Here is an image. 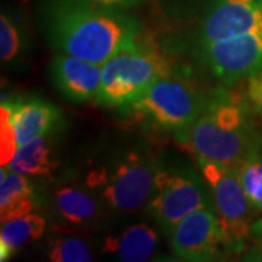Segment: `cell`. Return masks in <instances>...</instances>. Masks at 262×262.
I'll return each mask as SVG.
<instances>
[{
  "label": "cell",
  "mask_w": 262,
  "mask_h": 262,
  "mask_svg": "<svg viewBox=\"0 0 262 262\" xmlns=\"http://www.w3.org/2000/svg\"><path fill=\"white\" fill-rule=\"evenodd\" d=\"M46 37L57 51L99 64L147 44L139 19L86 0L53 3L46 13Z\"/></svg>",
  "instance_id": "cell-1"
},
{
  "label": "cell",
  "mask_w": 262,
  "mask_h": 262,
  "mask_svg": "<svg viewBox=\"0 0 262 262\" xmlns=\"http://www.w3.org/2000/svg\"><path fill=\"white\" fill-rule=\"evenodd\" d=\"M244 95L225 86L204 95L195 122L179 140L195 156L237 166L262 144V131Z\"/></svg>",
  "instance_id": "cell-2"
},
{
  "label": "cell",
  "mask_w": 262,
  "mask_h": 262,
  "mask_svg": "<svg viewBox=\"0 0 262 262\" xmlns=\"http://www.w3.org/2000/svg\"><path fill=\"white\" fill-rule=\"evenodd\" d=\"M156 170L149 150H122L88 172L86 187L114 213H136L149 203Z\"/></svg>",
  "instance_id": "cell-3"
},
{
  "label": "cell",
  "mask_w": 262,
  "mask_h": 262,
  "mask_svg": "<svg viewBox=\"0 0 262 262\" xmlns=\"http://www.w3.org/2000/svg\"><path fill=\"white\" fill-rule=\"evenodd\" d=\"M204 95L187 80L173 75L162 77L149 89L121 111L146 128L168 133L175 140H181L195 122Z\"/></svg>",
  "instance_id": "cell-4"
},
{
  "label": "cell",
  "mask_w": 262,
  "mask_h": 262,
  "mask_svg": "<svg viewBox=\"0 0 262 262\" xmlns=\"http://www.w3.org/2000/svg\"><path fill=\"white\" fill-rule=\"evenodd\" d=\"M173 75L172 63L149 42L117 54L102 64V79L95 103L122 110L140 98L155 82Z\"/></svg>",
  "instance_id": "cell-5"
},
{
  "label": "cell",
  "mask_w": 262,
  "mask_h": 262,
  "mask_svg": "<svg viewBox=\"0 0 262 262\" xmlns=\"http://www.w3.org/2000/svg\"><path fill=\"white\" fill-rule=\"evenodd\" d=\"M201 207L214 208L201 172L188 166L158 165L147 210L165 233H170L182 219Z\"/></svg>",
  "instance_id": "cell-6"
},
{
  "label": "cell",
  "mask_w": 262,
  "mask_h": 262,
  "mask_svg": "<svg viewBox=\"0 0 262 262\" xmlns=\"http://www.w3.org/2000/svg\"><path fill=\"white\" fill-rule=\"evenodd\" d=\"M196 163L234 253L242 252L246 241L252 236L255 210L242 187L237 168L200 156H196Z\"/></svg>",
  "instance_id": "cell-7"
},
{
  "label": "cell",
  "mask_w": 262,
  "mask_h": 262,
  "mask_svg": "<svg viewBox=\"0 0 262 262\" xmlns=\"http://www.w3.org/2000/svg\"><path fill=\"white\" fill-rule=\"evenodd\" d=\"M169 237L172 252L184 261H219L234 253L219 215L211 207H201L188 214L172 229Z\"/></svg>",
  "instance_id": "cell-8"
},
{
  "label": "cell",
  "mask_w": 262,
  "mask_h": 262,
  "mask_svg": "<svg viewBox=\"0 0 262 262\" xmlns=\"http://www.w3.org/2000/svg\"><path fill=\"white\" fill-rule=\"evenodd\" d=\"M201 58L210 72L227 86L262 72V28L200 44Z\"/></svg>",
  "instance_id": "cell-9"
},
{
  "label": "cell",
  "mask_w": 262,
  "mask_h": 262,
  "mask_svg": "<svg viewBox=\"0 0 262 262\" xmlns=\"http://www.w3.org/2000/svg\"><path fill=\"white\" fill-rule=\"evenodd\" d=\"M262 28V0H211L198 39L207 44Z\"/></svg>",
  "instance_id": "cell-10"
},
{
  "label": "cell",
  "mask_w": 262,
  "mask_h": 262,
  "mask_svg": "<svg viewBox=\"0 0 262 262\" xmlns=\"http://www.w3.org/2000/svg\"><path fill=\"white\" fill-rule=\"evenodd\" d=\"M48 72L54 88L67 101H95L102 79V64L58 53L51 60Z\"/></svg>",
  "instance_id": "cell-11"
},
{
  "label": "cell",
  "mask_w": 262,
  "mask_h": 262,
  "mask_svg": "<svg viewBox=\"0 0 262 262\" xmlns=\"http://www.w3.org/2000/svg\"><path fill=\"white\" fill-rule=\"evenodd\" d=\"M9 103L12 124L19 146L22 143L48 136L61 120V113L56 105L39 98H19Z\"/></svg>",
  "instance_id": "cell-12"
},
{
  "label": "cell",
  "mask_w": 262,
  "mask_h": 262,
  "mask_svg": "<svg viewBox=\"0 0 262 262\" xmlns=\"http://www.w3.org/2000/svg\"><path fill=\"white\" fill-rule=\"evenodd\" d=\"M159 246L158 232L146 223L131 225L118 234H110L102 245V252L118 261L143 262L150 259Z\"/></svg>",
  "instance_id": "cell-13"
},
{
  "label": "cell",
  "mask_w": 262,
  "mask_h": 262,
  "mask_svg": "<svg viewBox=\"0 0 262 262\" xmlns=\"http://www.w3.org/2000/svg\"><path fill=\"white\" fill-rule=\"evenodd\" d=\"M38 195L29 177L8 168L0 170V220L8 222L34 211Z\"/></svg>",
  "instance_id": "cell-14"
},
{
  "label": "cell",
  "mask_w": 262,
  "mask_h": 262,
  "mask_svg": "<svg viewBox=\"0 0 262 262\" xmlns=\"http://www.w3.org/2000/svg\"><path fill=\"white\" fill-rule=\"evenodd\" d=\"M46 217L35 211L3 222L0 229V261H9L22 248L37 242L46 233Z\"/></svg>",
  "instance_id": "cell-15"
},
{
  "label": "cell",
  "mask_w": 262,
  "mask_h": 262,
  "mask_svg": "<svg viewBox=\"0 0 262 262\" xmlns=\"http://www.w3.org/2000/svg\"><path fill=\"white\" fill-rule=\"evenodd\" d=\"M57 166L58 160L54 158L48 136H41L22 143L6 168L27 177L51 178Z\"/></svg>",
  "instance_id": "cell-16"
},
{
  "label": "cell",
  "mask_w": 262,
  "mask_h": 262,
  "mask_svg": "<svg viewBox=\"0 0 262 262\" xmlns=\"http://www.w3.org/2000/svg\"><path fill=\"white\" fill-rule=\"evenodd\" d=\"M57 213L72 226H88L101 214V206L95 194L88 188L63 187L54 194Z\"/></svg>",
  "instance_id": "cell-17"
},
{
  "label": "cell",
  "mask_w": 262,
  "mask_h": 262,
  "mask_svg": "<svg viewBox=\"0 0 262 262\" xmlns=\"http://www.w3.org/2000/svg\"><path fill=\"white\" fill-rule=\"evenodd\" d=\"M236 168L253 210L262 213V144L252 150Z\"/></svg>",
  "instance_id": "cell-18"
},
{
  "label": "cell",
  "mask_w": 262,
  "mask_h": 262,
  "mask_svg": "<svg viewBox=\"0 0 262 262\" xmlns=\"http://www.w3.org/2000/svg\"><path fill=\"white\" fill-rule=\"evenodd\" d=\"M25 50V32L18 19L9 13L0 15V58L3 63H13Z\"/></svg>",
  "instance_id": "cell-19"
},
{
  "label": "cell",
  "mask_w": 262,
  "mask_h": 262,
  "mask_svg": "<svg viewBox=\"0 0 262 262\" xmlns=\"http://www.w3.org/2000/svg\"><path fill=\"white\" fill-rule=\"evenodd\" d=\"M47 256L53 262H91L94 255L89 245L77 236H56L48 244Z\"/></svg>",
  "instance_id": "cell-20"
},
{
  "label": "cell",
  "mask_w": 262,
  "mask_h": 262,
  "mask_svg": "<svg viewBox=\"0 0 262 262\" xmlns=\"http://www.w3.org/2000/svg\"><path fill=\"white\" fill-rule=\"evenodd\" d=\"M0 163L2 168H6L19 147L16 133L12 124L9 103L6 101H3L0 106Z\"/></svg>",
  "instance_id": "cell-21"
},
{
  "label": "cell",
  "mask_w": 262,
  "mask_h": 262,
  "mask_svg": "<svg viewBox=\"0 0 262 262\" xmlns=\"http://www.w3.org/2000/svg\"><path fill=\"white\" fill-rule=\"evenodd\" d=\"M245 98L255 117L262 122V72L246 79Z\"/></svg>",
  "instance_id": "cell-22"
},
{
  "label": "cell",
  "mask_w": 262,
  "mask_h": 262,
  "mask_svg": "<svg viewBox=\"0 0 262 262\" xmlns=\"http://www.w3.org/2000/svg\"><path fill=\"white\" fill-rule=\"evenodd\" d=\"M86 2H92V3L108 6V8L130 9V8H136V6H139L141 3H144L146 0H86Z\"/></svg>",
  "instance_id": "cell-23"
},
{
  "label": "cell",
  "mask_w": 262,
  "mask_h": 262,
  "mask_svg": "<svg viewBox=\"0 0 262 262\" xmlns=\"http://www.w3.org/2000/svg\"><path fill=\"white\" fill-rule=\"evenodd\" d=\"M252 237L255 242L262 248V217L256 219L252 225Z\"/></svg>",
  "instance_id": "cell-24"
}]
</instances>
